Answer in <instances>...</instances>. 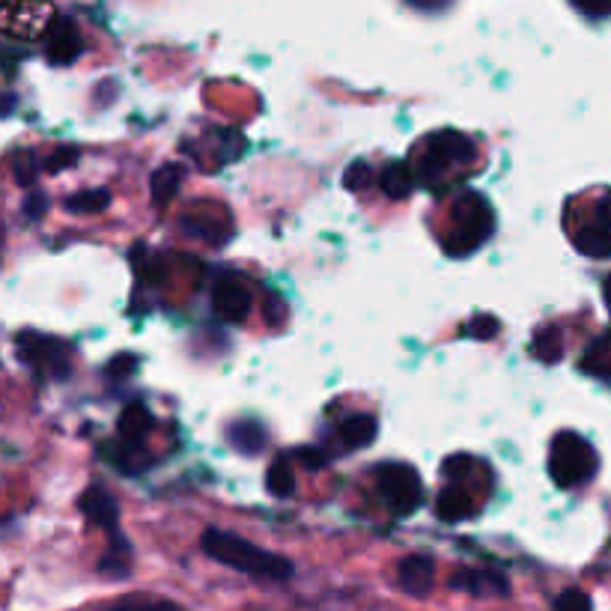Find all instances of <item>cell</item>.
Instances as JSON below:
<instances>
[{
    "instance_id": "cell-1",
    "label": "cell",
    "mask_w": 611,
    "mask_h": 611,
    "mask_svg": "<svg viewBox=\"0 0 611 611\" xmlns=\"http://www.w3.org/2000/svg\"><path fill=\"white\" fill-rule=\"evenodd\" d=\"M203 552L236 570V573H245L251 579H263V582H287L293 576V564L278 555V552H269V549H260L254 543H248L245 537L239 534H230V531H221V528H209L203 531V540H200Z\"/></svg>"
},
{
    "instance_id": "cell-2",
    "label": "cell",
    "mask_w": 611,
    "mask_h": 611,
    "mask_svg": "<svg viewBox=\"0 0 611 611\" xmlns=\"http://www.w3.org/2000/svg\"><path fill=\"white\" fill-rule=\"evenodd\" d=\"M495 230V215L480 194H462L451 209V230L442 239V248L451 257H465L477 251Z\"/></svg>"
},
{
    "instance_id": "cell-3",
    "label": "cell",
    "mask_w": 611,
    "mask_h": 611,
    "mask_svg": "<svg viewBox=\"0 0 611 611\" xmlns=\"http://www.w3.org/2000/svg\"><path fill=\"white\" fill-rule=\"evenodd\" d=\"M474 158V141L459 132H436L421 144V158L412 164L415 179L436 188L445 176H451L457 167L471 164Z\"/></svg>"
},
{
    "instance_id": "cell-4",
    "label": "cell",
    "mask_w": 611,
    "mask_h": 611,
    "mask_svg": "<svg viewBox=\"0 0 611 611\" xmlns=\"http://www.w3.org/2000/svg\"><path fill=\"white\" fill-rule=\"evenodd\" d=\"M597 451L579 433H558L549 448V474L561 489L585 486L597 474Z\"/></svg>"
},
{
    "instance_id": "cell-5",
    "label": "cell",
    "mask_w": 611,
    "mask_h": 611,
    "mask_svg": "<svg viewBox=\"0 0 611 611\" xmlns=\"http://www.w3.org/2000/svg\"><path fill=\"white\" fill-rule=\"evenodd\" d=\"M15 352L39 376H48V379L72 376V346L63 343L60 337L27 328L15 337Z\"/></svg>"
},
{
    "instance_id": "cell-6",
    "label": "cell",
    "mask_w": 611,
    "mask_h": 611,
    "mask_svg": "<svg viewBox=\"0 0 611 611\" xmlns=\"http://www.w3.org/2000/svg\"><path fill=\"white\" fill-rule=\"evenodd\" d=\"M376 486H379L382 501L397 516H412L424 504V483L418 471L406 462H385L376 471Z\"/></svg>"
},
{
    "instance_id": "cell-7",
    "label": "cell",
    "mask_w": 611,
    "mask_h": 611,
    "mask_svg": "<svg viewBox=\"0 0 611 611\" xmlns=\"http://www.w3.org/2000/svg\"><path fill=\"white\" fill-rule=\"evenodd\" d=\"M78 507H81V513L87 516V522L93 525V528H102L108 537H111V549H117V552H132L129 549V543H126V537L120 534V504H117V498L105 489V486H87L84 492H81V501H78Z\"/></svg>"
},
{
    "instance_id": "cell-8",
    "label": "cell",
    "mask_w": 611,
    "mask_h": 611,
    "mask_svg": "<svg viewBox=\"0 0 611 611\" xmlns=\"http://www.w3.org/2000/svg\"><path fill=\"white\" fill-rule=\"evenodd\" d=\"M212 307H215V313H218L224 322L242 325V322L251 316V307H254L251 287H248L239 275H224V278H218L215 287H212Z\"/></svg>"
},
{
    "instance_id": "cell-9",
    "label": "cell",
    "mask_w": 611,
    "mask_h": 611,
    "mask_svg": "<svg viewBox=\"0 0 611 611\" xmlns=\"http://www.w3.org/2000/svg\"><path fill=\"white\" fill-rule=\"evenodd\" d=\"M573 245L594 260H606L611 257V191L603 194V200L594 206L591 221L573 236Z\"/></svg>"
},
{
    "instance_id": "cell-10",
    "label": "cell",
    "mask_w": 611,
    "mask_h": 611,
    "mask_svg": "<svg viewBox=\"0 0 611 611\" xmlns=\"http://www.w3.org/2000/svg\"><path fill=\"white\" fill-rule=\"evenodd\" d=\"M448 588L457 594H471V597H507L510 594V579L501 570H483V567H462L451 579Z\"/></svg>"
},
{
    "instance_id": "cell-11",
    "label": "cell",
    "mask_w": 611,
    "mask_h": 611,
    "mask_svg": "<svg viewBox=\"0 0 611 611\" xmlns=\"http://www.w3.org/2000/svg\"><path fill=\"white\" fill-rule=\"evenodd\" d=\"M81 51H84V42H81V33H78L75 21L54 18L51 27H48V45H45L48 60L54 66H69Z\"/></svg>"
},
{
    "instance_id": "cell-12",
    "label": "cell",
    "mask_w": 611,
    "mask_h": 611,
    "mask_svg": "<svg viewBox=\"0 0 611 611\" xmlns=\"http://www.w3.org/2000/svg\"><path fill=\"white\" fill-rule=\"evenodd\" d=\"M436 579V564L427 555H409L397 567V582L409 597H427Z\"/></svg>"
},
{
    "instance_id": "cell-13",
    "label": "cell",
    "mask_w": 611,
    "mask_h": 611,
    "mask_svg": "<svg viewBox=\"0 0 611 611\" xmlns=\"http://www.w3.org/2000/svg\"><path fill=\"white\" fill-rule=\"evenodd\" d=\"M155 418L153 412L144 406V403H132L126 406V412L120 415V424H117V433H120V442L132 451L144 448L147 436L153 433Z\"/></svg>"
},
{
    "instance_id": "cell-14",
    "label": "cell",
    "mask_w": 611,
    "mask_h": 611,
    "mask_svg": "<svg viewBox=\"0 0 611 611\" xmlns=\"http://www.w3.org/2000/svg\"><path fill=\"white\" fill-rule=\"evenodd\" d=\"M474 498L468 492V486H462L459 480H448V486L442 489L439 501H436V516L442 522H462L474 513Z\"/></svg>"
},
{
    "instance_id": "cell-15",
    "label": "cell",
    "mask_w": 611,
    "mask_h": 611,
    "mask_svg": "<svg viewBox=\"0 0 611 611\" xmlns=\"http://www.w3.org/2000/svg\"><path fill=\"white\" fill-rule=\"evenodd\" d=\"M415 185H418V179H415V170H412L409 161H391V164L382 170V176H379V188H382L385 197H391V200L409 197V194L415 191Z\"/></svg>"
},
{
    "instance_id": "cell-16",
    "label": "cell",
    "mask_w": 611,
    "mask_h": 611,
    "mask_svg": "<svg viewBox=\"0 0 611 611\" xmlns=\"http://www.w3.org/2000/svg\"><path fill=\"white\" fill-rule=\"evenodd\" d=\"M376 418L370 415H352L337 427V436L346 448H367L376 439Z\"/></svg>"
},
{
    "instance_id": "cell-17",
    "label": "cell",
    "mask_w": 611,
    "mask_h": 611,
    "mask_svg": "<svg viewBox=\"0 0 611 611\" xmlns=\"http://www.w3.org/2000/svg\"><path fill=\"white\" fill-rule=\"evenodd\" d=\"M227 439H230V445H233L239 454L254 457V454H260L263 445H266V430H263L260 424H254V421H236V424L227 430Z\"/></svg>"
},
{
    "instance_id": "cell-18",
    "label": "cell",
    "mask_w": 611,
    "mask_h": 611,
    "mask_svg": "<svg viewBox=\"0 0 611 611\" xmlns=\"http://www.w3.org/2000/svg\"><path fill=\"white\" fill-rule=\"evenodd\" d=\"M185 167L182 164H161L153 173V206L155 209H167V203L176 197L179 182H182Z\"/></svg>"
},
{
    "instance_id": "cell-19",
    "label": "cell",
    "mask_w": 611,
    "mask_h": 611,
    "mask_svg": "<svg viewBox=\"0 0 611 611\" xmlns=\"http://www.w3.org/2000/svg\"><path fill=\"white\" fill-rule=\"evenodd\" d=\"M534 355L543 364H555L564 355V331L558 325H546L534 334Z\"/></svg>"
},
{
    "instance_id": "cell-20",
    "label": "cell",
    "mask_w": 611,
    "mask_h": 611,
    "mask_svg": "<svg viewBox=\"0 0 611 611\" xmlns=\"http://www.w3.org/2000/svg\"><path fill=\"white\" fill-rule=\"evenodd\" d=\"M111 203V194L105 188H93V191H78L72 197H66V209L78 212V215H90V212H102Z\"/></svg>"
},
{
    "instance_id": "cell-21",
    "label": "cell",
    "mask_w": 611,
    "mask_h": 611,
    "mask_svg": "<svg viewBox=\"0 0 611 611\" xmlns=\"http://www.w3.org/2000/svg\"><path fill=\"white\" fill-rule=\"evenodd\" d=\"M266 489L275 495V498H290L296 492V474L287 462H275L266 474Z\"/></svg>"
},
{
    "instance_id": "cell-22",
    "label": "cell",
    "mask_w": 611,
    "mask_h": 611,
    "mask_svg": "<svg viewBox=\"0 0 611 611\" xmlns=\"http://www.w3.org/2000/svg\"><path fill=\"white\" fill-rule=\"evenodd\" d=\"M582 367L591 370L594 376H611V331L609 334H603V337L591 346V352L585 355Z\"/></svg>"
},
{
    "instance_id": "cell-23",
    "label": "cell",
    "mask_w": 611,
    "mask_h": 611,
    "mask_svg": "<svg viewBox=\"0 0 611 611\" xmlns=\"http://www.w3.org/2000/svg\"><path fill=\"white\" fill-rule=\"evenodd\" d=\"M370 182H373V167H370L367 161H355V164L346 167V173H343V185H346L349 191H364Z\"/></svg>"
},
{
    "instance_id": "cell-24",
    "label": "cell",
    "mask_w": 611,
    "mask_h": 611,
    "mask_svg": "<svg viewBox=\"0 0 611 611\" xmlns=\"http://www.w3.org/2000/svg\"><path fill=\"white\" fill-rule=\"evenodd\" d=\"M555 609L561 611H588L594 603H591V597L588 594H582V591H564L561 597H555V603H552Z\"/></svg>"
},
{
    "instance_id": "cell-25",
    "label": "cell",
    "mask_w": 611,
    "mask_h": 611,
    "mask_svg": "<svg viewBox=\"0 0 611 611\" xmlns=\"http://www.w3.org/2000/svg\"><path fill=\"white\" fill-rule=\"evenodd\" d=\"M468 325H471L468 337H474V340H489V337L498 334V319L495 316H474Z\"/></svg>"
},
{
    "instance_id": "cell-26",
    "label": "cell",
    "mask_w": 611,
    "mask_h": 611,
    "mask_svg": "<svg viewBox=\"0 0 611 611\" xmlns=\"http://www.w3.org/2000/svg\"><path fill=\"white\" fill-rule=\"evenodd\" d=\"M78 150L75 147H60V150H54V155H51V161H45V170L48 173H60L63 167H72L75 161H78Z\"/></svg>"
},
{
    "instance_id": "cell-27",
    "label": "cell",
    "mask_w": 611,
    "mask_h": 611,
    "mask_svg": "<svg viewBox=\"0 0 611 611\" xmlns=\"http://www.w3.org/2000/svg\"><path fill=\"white\" fill-rule=\"evenodd\" d=\"M579 12H585L588 18H609L611 0H570Z\"/></svg>"
},
{
    "instance_id": "cell-28",
    "label": "cell",
    "mask_w": 611,
    "mask_h": 611,
    "mask_svg": "<svg viewBox=\"0 0 611 611\" xmlns=\"http://www.w3.org/2000/svg\"><path fill=\"white\" fill-rule=\"evenodd\" d=\"M36 173H39V164L33 161V155H21V158L15 161V176H18L21 185H33V182H36Z\"/></svg>"
},
{
    "instance_id": "cell-29",
    "label": "cell",
    "mask_w": 611,
    "mask_h": 611,
    "mask_svg": "<svg viewBox=\"0 0 611 611\" xmlns=\"http://www.w3.org/2000/svg\"><path fill=\"white\" fill-rule=\"evenodd\" d=\"M45 203H48V200H45V194H30V197L24 200V206H27V209H24V212H27V218H39V215L45 212Z\"/></svg>"
},
{
    "instance_id": "cell-30",
    "label": "cell",
    "mask_w": 611,
    "mask_h": 611,
    "mask_svg": "<svg viewBox=\"0 0 611 611\" xmlns=\"http://www.w3.org/2000/svg\"><path fill=\"white\" fill-rule=\"evenodd\" d=\"M409 3L424 6V9H436V6H442V3H448V0H409Z\"/></svg>"
},
{
    "instance_id": "cell-31",
    "label": "cell",
    "mask_w": 611,
    "mask_h": 611,
    "mask_svg": "<svg viewBox=\"0 0 611 611\" xmlns=\"http://www.w3.org/2000/svg\"><path fill=\"white\" fill-rule=\"evenodd\" d=\"M606 302H609V310H611V278L606 281Z\"/></svg>"
}]
</instances>
